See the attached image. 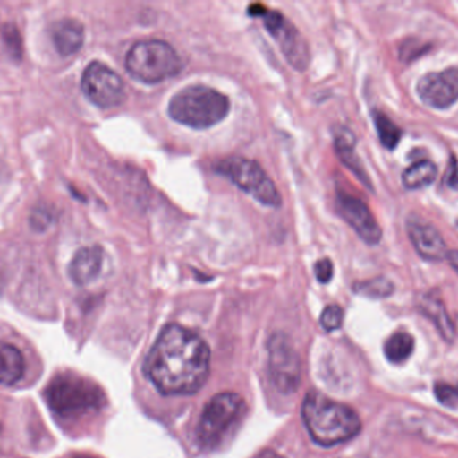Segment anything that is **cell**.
Segmentation results:
<instances>
[{
  "mask_svg": "<svg viewBox=\"0 0 458 458\" xmlns=\"http://www.w3.org/2000/svg\"><path fill=\"white\" fill-rule=\"evenodd\" d=\"M209 365V347L198 333L168 324L148 354L144 371L163 394L192 395L206 384Z\"/></svg>",
  "mask_w": 458,
  "mask_h": 458,
  "instance_id": "1",
  "label": "cell"
},
{
  "mask_svg": "<svg viewBox=\"0 0 458 458\" xmlns=\"http://www.w3.org/2000/svg\"><path fill=\"white\" fill-rule=\"evenodd\" d=\"M301 419L312 441L325 448L347 443L362 429L360 417L352 408L318 392H310L304 398Z\"/></svg>",
  "mask_w": 458,
  "mask_h": 458,
  "instance_id": "2",
  "label": "cell"
},
{
  "mask_svg": "<svg viewBox=\"0 0 458 458\" xmlns=\"http://www.w3.org/2000/svg\"><path fill=\"white\" fill-rule=\"evenodd\" d=\"M43 398L51 413L62 421L98 413L106 405V397L98 385L70 371L56 374L46 386Z\"/></svg>",
  "mask_w": 458,
  "mask_h": 458,
  "instance_id": "3",
  "label": "cell"
},
{
  "mask_svg": "<svg viewBox=\"0 0 458 458\" xmlns=\"http://www.w3.org/2000/svg\"><path fill=\"white\" fill-rule=\"evenodd\" d=\"M231 110L228 97L216 89L192 85L177 91L168 104L172 120L193 129H208L222 123Z\"/></svg>",
  "mask_w": 458,
  "mask_h": 458,
  "instance_id": "4",
  "label": "cell"
},
{
  "mask_svg": "<svg viewBox=\"0 0 458 458\" xmlns=\"http://www.w3.org/2000/svg\"><path fill=\"white\" fill-rule=\"evenodd\" d=\"M247 403L236 393L215 395L201 413L198 441L206 451H217L227 445L247 416Z\"/></svg>",
  "mask_w": 458,
  "mask_h": 458,
  "instance_id": "5",
  "label": "cell"
},
{
  "mask_svg": "<svg viewBox=\"0 0 458 458\" xmlns=\"http://www.w3.org/2000/svg\"><path fill=\"white\" fill-rule=\"evenodd\" d=\"M182 59L171 43L140 40L126 53L125 67L134 80L148 85L163 82L182 70Z\"/></svg>",
  "mask_w": 458,
  "mask_h": 458,
  "instance_id": "6",
  "label": "cell"
},
{
  "mask_svg": "<svg viewBox=\"0 0 458 458\" xmlns=\"http://www.w3.org/2000/svg\"><path fill=\"white\" fill-rule=\"evenodd\" d=\"M214 169L263 206L276 209L282 204L276 186L255 160L242 156H229L217 161Z\"/></svg>",
  "mask_w": 458,
  "mask_h": 458,
  "instance_id": "7",
  "label": "cell"
},
{
  "mask_svg": "<svg viewBox=\"0 0 458 458\" xmlns=\"http://www.w3.org/2000/svg\"><path fill=\"white\" fill-rule=\"evenodd\" d=\"M248 11L250 15L263 18L264 26L276 40L291 66L295 67L299 72H303L309 67L311 61L309 45L299 30L282 13L276 10H267L261 4L250 5Z\"/></svg>",
  "mask_w": 458,
  "mask_h": 458,
  "instance_id": "8",
  "label": "cell"
},
{
  "mask_svg": "<svg viewBox=\"0 0 458 458\" xmlns=\"http://www.w3.org/2000/svg\"><path fill=\"white\" fill-rule=\"evenodd\" d=\"M268 371L272 384L282 394H291L301 385V358L284 333H275L268 341Z\"/></svg>",
  "mask_w": 458,
  "mask_h": 458,
  "instance_id": "9",
  "label": "cell"
},
{
  "mask_svg": "<svg viewBox=\"0 0 458 458\" xmlns=\"http://www.w3.org/2000/svg\"><path fill=\"white\" fill-rule=\"evenodd\" d=\"M83 94L102 109L118 107L125 101L126 91L120 75L102 62H90L81 80Z\"/></svg>",
  "mask_w": 458,
  "mask_h": 458,
  "instance_id": "10",
  "label": "cell"
},
{
  "mask_svg": "<svg viewBox=\"0 0 458 458\" xmlns=\"http://www.w3.org/2000/svg\"><path fill=\"white\" fill-rule=\"evenodd\" d=\"M417 93L428 107L448 109L458 101V67L425 74L417 83Z\"/></svg>",
  "mask_w": 458,
  "mask_h": 458,
  "instance_id": "11",
  "label": "cell"
},
{
  "mask_svg": "<svg viewBox=\"0 0 458 458\" xmlns=\"http://www.w3.org/2000/svg\"><path fill=\"white\" fill-rule=\"evenodd\" d=\"M336 209L366 244L378 245L381 242L382 229L365 202L350 194L339 193L336 196Z\"/></svg>",
  "mask_w": 458,
  "mask_h": 458,
  "instance_id": "12",
  "label": "cell"
},
{
  "mask_svg": "<svg viewBox=\"0 0 458 458\" xmlns=\"http://www.w3.org/2000/svg\"><path fill=\"white\" fill-rule=\"evenodd\" d=\"M408 234L417 253L428 261H443L448 255V247L440 231L429 223L413 220L408 223Z\"/></svg>",
  "mask_w": 458,
  "mask_h": 458,
  "instance_id": "13",
  "label": "cell"
},
{
  "mask_svg": "<svg viewBox=\"0 0 458 458\" xmlns=\"http://www.w3.org/2000/svg\"><path fill=\"white\" fill-rule=\"evenodd\" d=\"M104 264V250L98 245L86 246L75 253L69 265V276L78 287L93 282L99 276Z\"/></svg>",
  "mask_w": 458,
  "mask_h": 458,
  "instance_id": "14",
  "label": "cell"
},
{
  "mask_svg": "<svg viewBox=\"0 0 458 458\" xmlns=\"http://www.w3.org/2000/svg\"><path fill=\"white\" fill-rule=\"evenodd\" d=\"M54 46L62 56H72L82 48L85 29L77 19L64 18L56 22L51 30Z\"/></svg>",
  "mask_w": 458,
  "mask_h": 458,
  "instance_id": "15",
  "label": "cell"
},
{
  "mask_svg": "<svg viewBox=\"0 0 458 458\" xmlns=\"http://www.w3.org/2000/svg\"><path fill=\"white\" fill-rule=\"evenodd\" d=\"M334 143H335V151L341 158L342 163L347 169H352L357 177H360V182H363V185L370 187V180H369L360 159L355 155V144H357L355 134L346 126H338L334 129Z\"/></svg>",
  "mask_w": 458,
  "mask_h": 458,
  "instance_id": "16",
  "label": "cell"
},
{
  "mask_svg": "<svg viewBox=\"0 0 458 458\" xmlns=\"http://www.w3.org/2000/svg\"><path fill=\"white\" fill-rule=\"evenodd\" d=\"M26 370L23 355L13 344L0 341V384L5 386L21 381Z\"/></svg>",
  "mask_w": 458,
  "mask_h": 458,
  "instance_id": "17",
  "label": "cell"
},
{
  "mask_svg": "<svg viewBox=\"0 0 458 458\" xmlns=\"http://www.w3.org/2000/svg\"><path fill=\"white\" fill-rule=\"evenodd\" d=\"M420 308H421L422 314L425 316L429 317L435 323L444 341H454V335H456V328H454V323H452L451 317H449L448 312H446L445 307L441 303L440 298L427 296L421 301Z\"/></svg>",
  "mask_w": 458,
  "mask_h": 458,
  "instance_id": "18",
  "label": "cell"
},
{
  "mask_svg": "<svg viewBox=\"0 0 458 458\" xmlns=\"http://www.w3.org/2000/svg\"><path fill=\"white\" fill-rule=\"evenodd\" d=\"M437 174V166L432 161H417L403 171V187L408 188V190L428 187V186H432L435 183Z\"/></svg>",
  "mask_w": 458,
  "mask_h": 458,
  "instance_id": "19",
  "label": "cell"
},
{
  "mask_svg": "<svg viewBox=\"0 0 458 458\" xmlns=\"http://www.w3.org/2000/svg\"><path fill=\"white\" fill-rule=\"evenodd\" d=\"M385 355L392 363H403L411 358L414 351V339L411 333H397L390 336L385 343Z\"/></svg>",
  "mask_w": 458,
  "mask_h": 458,
  "instance_id": "20",
  "label": "cell"
},
{
  "mask_svg": "<svg viewBox=\"0 0 458 458\" xmlns=\"http://www.w3.org/2000/svg\"><path fill=\"white\" fill-rule=\"evenodd\" d=\"M374 124H376L377 132H378L379 140H381L384 147H386L387 150H394L398 144H400L401 136H403V132L401 129L387 117L386 115H384L382 112L373 113Z\"/></svg>",
  "mask_w": 458,
  "mask_h": 458,
  "instance_id": "21",
  "label": "cell"
},
{
  "mask_svg": "<svg viewBox=\"0 0 458 458\" xmlns=\"http://www.w3.org/2000/svg\"><path fill=\"white\" fill-rule=\"evenodd\" d=\"M352 289L358 295L365 296V298H386L394 293V285L385 277H377V279L368 280V281L355 282Z\"/></svg>",
  "mask_w": 458,
  "mask_h": 458,
  "instance_id": "22",
  "label": "cell"
},
{
  "mask_svg": "<svg viewBox=\"0 0 458 458\" xmlns=\"http://www.w3.org/2000/svg\"><path fill=\"white\" fill-rule=\"evenodd\" d=\"M2 37L3 42H4L5 48H7L8 53L11 56L19 61L21 59V54H23V43H21V32L16 29L15 24L7 23L2 27Z\"/></svg>",
  "mask_w": 458,
  "mask_h": 458,
  "instance_id": "23",
  "label": "cell"
},
{
  "mask_svg": "<svg viewBox=\"0 0 458 458\" xmlns=\"http://www.w3.org/2000/svg\"><path fill=\"white\" fill-rule=\"evenodd\" d=\"M344 309L341 307L335 306V304L326 307L325 311L320 315V325L327 333H333V331L341 328L342 323H344Z\"/></svg>",
  "mask_w": 458,
  "mask_h": 458,
  "instance_id": "24",
  "label": "cell"
},
{
  "mask_svg": "<svg viewBox=\"0 0 458 458\" xmlns=\"http://www.w3.org/2000/svg\"><path fill=\"white\" fill-rule=\"evenodd\" d=\"M53 222V212L46 207H38L30 215V225L37 231H45Z\"/></svg>",
  "mask_w": 458,
  "mask_h": 458,
  "instance_id": "25",
  "label": "cell"
},
{
  "mask_svg": "<svg viewBox=\"0 0 458 458\" xmlns=\"http://www.w3.org/2000/svg\"><path fill=\"white\" fill-rule=\"evenodd\" d=\"M436 397L448 408H454L458 405V390L456 387L449 386L445 384H437L435 386Z\"/></svg>",
  "mask_w": 458,
  "mask_h": 458,
  "instance_id": "26",
  "label": "cell"
},
{
  "mask_svg": "<svg viewBox=\"0 0 458 458\" xmlns=\"http://www.w3.org/2000/svg\"><path fill=\"white\" fill-rule=\"evenodd\" d=\"M315 277L320 284H327L334 276V265L328 258H322L314 266Z\"/></svg>",
  "mask_w": 458,
  "mask_h": 458,
  "instance_id": "27",
  "label": "cell"
},
{
  "mask_svg": "<svg viewBox=\"0 0 458 458\" xmlns=\"http://www.w3.org/2000/svg\"><path fill=\"white\" fill-rule=\"evenodd\" d=\"M448 186L458 190V167L454 163L452 164L451 172H449Z\"/></svg>",
  "mask_w": 458,
  "mask_h": 458,
  "instance_id": "28",
  "label": "cell"
},
{
  "mask_svg": "<svg viewBox=\"0 0 458 458\" xmlns=\"http://www.w3.org/2000/svg\"><path fill=\"white\" fill-rule=\"evenodd\" d=\"M446 260L451 264L452 268L458 273V250H452V252H448V255H446Z\"/></svg>",
  "mask_w": 458,
  "mask_h": 458,
  "instance_id": "29",
  "label": "cell"
},
{
  "mask_svg": "<svg viewBox=\"0 0 458 458\" xmlns=\"http://www.w3.org/2000/svg\"><path fill=\"white\" fill-rule=\"evenodd\" d=\"M258 458H282L280 456H277L276 454H274V452H264V454H261L260 456Z\"/></svg>",
  "mask_w": 458,
  "mask_h": 458,
  "instance_id": "30",
  "label": "cell"
},
{
  "mask_svg": "<svg viewBox=\"0 0 458 458\" xmlns=\"http://www.w3.org/2000/svg\"><path fill=\"white\" fill-rule=\"evenodd\" d=\"M74 458H96V457H90V456H78V457H74Z\"/></svg>",
  "mask_w": 458,
  "mask_h": 458,
  "instance_id": "31",
  "label": "cell"
},
{
  "mask_svg": "<svg viewBox=\"0 0 458 458\" xmlns=\"http://www.w3.org/2000/svg\"><path fill=\"white\" fill-rule=\"evenodd\" d=\"M457 390H458V387H457Z\"/></svg>",
  "mask_w": 458,
  "mask_h": 458,
  "instance_id": "32",
  "label": "cell"
}]
</instances>
